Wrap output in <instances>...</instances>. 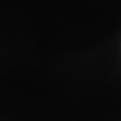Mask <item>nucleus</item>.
I'll list each match as a JSON object with an SVG mask.
<instances>
[]
</instances>
